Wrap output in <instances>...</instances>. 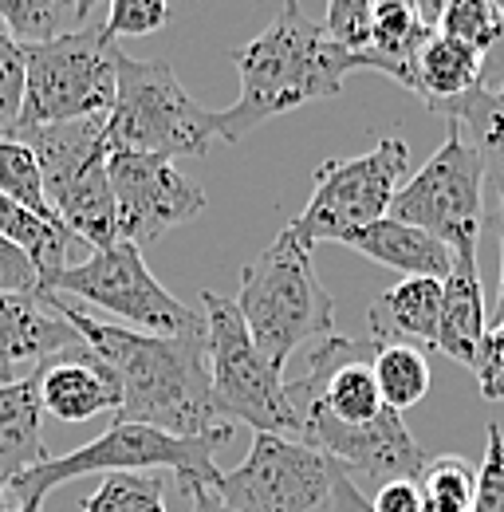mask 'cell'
<instances>
[{
  "mask_svg": "<svg viewBox=\"0 0 504 512\" xmlns=\"http://www.w3.org/2000/svg\"><path fill=\"white\" fill-rule=\"evenodd\" d=\"M288 402L300 418V442L319 449L355 485L418 481L426 449L414 442L402 414L378 394L371 371V343L327 335L312 347L308 371L288 379Z\"/></svg>",
  "mask_w": 504,
  "mask_h": 512,
  "instance_id": "obj_1",
  "label": "cell"
},
{
  "mask_svg": "<svg viewBox=\"0 0 504 512\" xmlns=\"http://www.w3.org/2000/svg\"><path fill=\"white\" fill-rule=\"evenodd\" d=\"M40 300L71 323L83 347L115 375L123 394L115 422L154 426L174 438H209L229 430L209 390L205 327L193 335H146L134 327L95 320L83 304L56 292H40Z\"/></svg>",
  "mask_w": 504,
  "mask_h": 512,
  "instance_id": "obj_2",
  "label": "cell"
},
{
  "mask_svg": "<svg viewBox=\"0 0 504 512\" xmlns=\"http://www.w3.org/2000/svg\"><path fill=\"white\" fill-rule=\"evenodd\" d=\"M237 71L241 95L229 111L217 115L225 142H237L304 103L339 95L347 75L359 71V60L331 44L323 24H315L300 4H284L272 24L237 52Z\"/></svg>",
  "mask_w": 504,
  "mask_h": 512,
  "instance_id": "obj_3",
  "label": "cell"
},
{
  "mask_svg": "<svg viewBox=\"0 0 504 512\" xmlns=\"http://www.w3.org/2000/svg\"><path fill=\"white\" fill-rule=\"evenodd\" d=\"M229 438L225 434H209V438H174L166 430L154 426H134V422H115L103 438L87 442V446L71 449V453H52L48 461H40L36 469H28L24 477L8 481V497L16 501V509H44V497L75 477H91V473H142V469H170L182 485V493H205L221 481V469L213 461L217 446Z\"/></svg>",
  "mask_w": 504,
  "mask_h": 512,
  "instance_id": "obj_4",
  "label": "cell"
},
{
  "mask_svg": "<svg viewBox=\"0 0 504 512\" xmlns=\"http://www.w3.org/2000/svg\"><path fill=\"white\" fill-rule=\"evenodd\" d=\"M217 115L201 107L162 60H134L115 48V103L107 111L111 154H154V158H197L221 130Z\"/></svg>",
  "mask_w": 504,
  "mask_h": 512,
  "instance_id": "obj_5",
  "label": "cell"
},
{
  "mask_svg": "<svg viewBox=\"0 0 504 512\" xmlns=\"http://www.w3.org/2000/svg\"><path fill=\"white\" fill-rule=\"evenodd\" d=\"M249 327L252 343L284 371L292 351L308 339L335 335V300L319 284L312 249L284 229L241 276V296L233 300Z\"/></svg>",
  "mask_w": 504,
  "mask_h": 512,
  "instance_id": "obj_6",
  "label": "cell"
},
{
  "mask_svg": "<svg viewBox=\"0 0 504 512\" xmlns=\"http://www.w3.org/2000/svg\"><path fill=\"white\" fill-rule=\"evenodd\" d=\"M201 320H205V367H209L217 414L245 422L252 426V434H276L300 442V418L292 414L288 402V379L252 343L237 304L205 292Z\"/></svg>",
  "mask_w": 504,
  "mask_h": 512,
  "instance_id": "obj_7",
  "label": "cell"
},
{
  "mask_svg": "<svg viewBox=\"0 0 504 512\" xmlns=\"http://www.w3.org/2000/svg\"><path fill=\"white\" fill-rule=\"evenodd\" d=\"M115 48L103 24L24 48V103L8 138L52 123L107 119L115 103Z\"/></svg>",
  "mask_w": 504,
  "mask_h": 512,
  "instance_id": "obj_8",
  "label": "cell"
},
{
  "mask_svg": "<svg viewBox=\"0 0 504 512\" xmlns=\"http://www.w3.org/2000/svg\"><path fill=\"white\" fill-rule=\"evenodd\" d=\"M40 292L83 300L146 335H193L205 327L201 312H193L174 292H166V284H158V276L146 268L142 249L130 241H115L79 264H63L40 276Z\"/></svg>",
  "mask_w": 504,
  "mask_h": 512,
  "instance_id": "obj_9",
  "label": "cell"
},
{
  "mask_svg": "<svg viewBox=\"0 0 504 512\" xmlns=\"http://www.w3.org/2000/svg\"><path fill=\"white\" fill-rule=\"evenodd\" d=\"M410 170V150L402 138H382L359 158H327L315 170V190L304 213L288 225L308 249L319 241L343 245V237L367 229L390 213L394 193Z\"/></svg>",
  "mask_w": 504,
  "mask_h": 512,
  "instance_id": "obj_10",
  "label": "cell"
},
{
  "mask_svg": "<svg viewBox=\"0 0 504 512\" xmlns=\"http://www.w3.org/2000/svg\"><path fill=\"white\" fill-rule=\"evenodd\" d=\"M386 217L438 237L449 253L477 249L485 225V166L457 123H449L445 142L426 166L402 182Z\"/></svg>",
  "mask_w": 504,
  "mask_h": 512,
  "instance_id": "obj_11",
  "label": "cell"
},
{
  "mask_svg": "<svg viewBox=\"0 0 504 512\" xmlns=\"http://www.w3.org/2000/svg\"><path fill=\"white\" fill-rule=\"evenodd\" d=\"M335 465L319 449L276 438V434H252L249 457L221 473L213 493L237 512H312L327 505Z\"/></svg>",
  "mask_w": 504,
  "mask_h": 512,
  "instance_id": "obj_12",
  "label": "cell"
},
{
  "mask_svg": "<svg viewBox=\"0 0 504 512\" xmlns=\"http://www.w3.org/2000/svg\"><path fill=\"white\" fill-rule=\"evenodd\" d=\"M107 178L115 193L119 237L130 245H150L166 229H178L205 213V193L193 186L170 158L154 154H111Z\"/></svg>",
  "mask_w": 504,
  "mask_h": 512,
  "instance_id": "obj_13",
  "label": "cell"
},
{
  "mask_svg": "<svg viewBox=\"0 0 504 512\" xmlns=\"http://www.w3.org/2000/svg\"><path fill=\"white\" fill-rule=\"evenodd\" d=\"M75 343H79L75 327L56 316L40 300V292L36 296L0 292V383L36 375L44 363H52Z\"/></svg>",
  "mask_w": 504,
  "mask_h": 512,
  "instance_id": "obj_14",
  "label": "cell"
},
{
  "mask_svg": "<svg viewBox=\"0 0 504 512\" xmlns=\"http://www.w3.org/2000/svg\"><path fill=\"white\" fill-rule=\"evenodd\" d=\"M36 383H40L44 414L60 422H91L99 414H115L123 398L115 375L83 347V339L56 355L52 363H44L36 371Z\"/></svg>",
  "mask_w": 504,
  "mask_h": 512,
  "instance_id": "obj_15",
  "label": "cell"
},
{
  "mask_svg": "<svg viewBox=\"0 0 504 512\" xmlns=\"http://www.w3.org/2000/svg\"><path fill=\"white\" fill-rule=\"evenodd\" d=\"M441 4H410V0H378L371 4V48L359 60V71H382L394 83L414 91V64L426 40L438 32Z\"/></svg>",
  "mask_w": 504,
  "mask_h": 512,
  "instance_id": "obj_16",
  "label": "cell"
},
{
  "mask_svg": "<svg viewBox=\"0 0 504 512\" xmlns=\"http://www.w3.org/2000/svg\"><path fill=\"white\" fill-rule=\"evenodd\" d=\"M12 142H24L40 166V182L44 197L52 205V197H60L67 186H75L79 178H87L91 170L107 166L111 150H107V119H75V123H52V127H36Z\"/></svg>",
  "mask_w": 504,
  "mask_h": 512,
  "instance_id": "obj_17",
  "label": "cell"
},
{
  "mask_svg": "<svg viewBox=\"0 0 504 512\" xmlns=\"http://www.w3.org/2000/svg\"><path fill=\"white\" fill-rule=\"evenodd\" d=\"M489 331V312H485V284L477 268V249H457L453 268L441 280V323H438V347L461 367L477 363L481 339Z\"/></svg>",
  "mask_w": 504,
  "mask_h": 512,
  "instance_id": "obj_18",
  "label": "cell"
},
{
  "mask_svg": "<svg viewBox=\"0 0 504 512\" xmlns=\"http://www.w3.org/2000/svg\"><path fill=\"white\" fill-rule=\"evenodd\" d=\"M371 339L378 343H410V347H438L441 323V280L406 276L402 284L386 288L367 312Z\"/></svg>",
  "mask_w": 504,
  "mask_h": 512,
  "instance_id": "obj_19",
  "label": "cell"
},
{
  "mask_svg": "<svg viewBox=\"0 0 504 512\" xmlns=\"http://www.w3.org/2000/svg\"><path fill=\"white\" fill-rule=\"evenodd\" d=\"M343 245L355 249V253L371 256L378 264H386V268H394V272H402V280L406 276L445 280L449 268H453V253L441 245L438 237H430V233H422L414 225H402L394 217H382L375 225L343 237Z\"/></svg>",
  "mask_w": 504,
  "mask_h": 512,
  "instance_id": "obj_20",
  "label": "cell"
},
{
  "mask_svg": "<svg viewBox=\"0 0 504 512\" xmlns=\"http://www.w3.org/2000/svg\"><path fill=\"white\" fill-rule=\"evenodd\" d=\"M52 453L44 446V406L36 375L0 383V469L8 481L24 477Z\"/></svg>",
  "mask_w": 504,
  "mask_h": 512,
  "instance_id": "obj_21",
  "label": "cell"
},
{
  "mask_svg": "<svg viewBox=\"0 0 504 512\" xmlns=\"http://www.w3.org/2000/svg\"><path fill=\"white\" fill-rule=\"evenodd\" d=\"M481 75H485L481 52L434 32L426 40V48L418 52V64H414V95H422L430 111H441L445 103L477 91Z\"/></svg>",
  "mask_w": 504,
  "mask_h": 512,
  "instance_id": "obj_22",
  "label": "cell"
},
{
  "mask_svg": "<svg viewBox=\"0 0 504 512\" xmlns=\"http://www.w3.org/2000/svg\"><path fill=\"white\" fill-rule=\"evenodd\" d=\"M438 115H445L449 123H457L461 134L473 142V150L481 154L485 166V182L497 190L504 217V95L497 87H477L453 103H445Z\"/></svg>",
  "mask_w": 504,
  "mask_h": 512,
  "instance_id": "obj_23",
  "label": "cell"
},
{
  "mask_svg": "<svg viewBox=\"0 0 504 512\" xmlns=\"http://www.w3.org/2000/svg\"><path fill=\"white\" fill-rule=\"evenodd\" d=\"M91 12V0H0V24L20 48H40L83 32Z\"/></svg>",
  "mask_w": 504,
  "mask_h": 512,
  "instance_id": "obj_24",
  "label": "cell"
},
{
  "mask_svg": "<svg viewBox=\"0 0 504 512\" xmlns=\"http://www.w3.org/2000/svg\"><path fill=\"white\" fill-rule=\"evenodd\" d=\"M371 371L382 402L402 414L410 406H418L430 394V359L422 347L410 343H378L371 339Z\"/></svg>",
  "mask_w": 504,
  "mask_h": 512,
  "instance_id": "obj_25",
  "label": "cell"
},
{
  "mask_svg": "<svg viewBox=\"0 0 504 512\" xmlns=\"http://www.w3.org/2000/svg\"><path fill=\"white\" fill-rule=\"evenodd\" d=\"M0 237L28 256L40 268V276H48V272H56V268L67 264L71 233L63 225H56V221H44V217L28 213L24 205L8 201L4 193H0Z\"/></svg>",
  "mask_w": 504,
  "mask_h": 512,
  "instance_id": "obj_26",
  "label": "cell"
},
{
  "mask_svg": "<svg viewBox=\"0 0 504 512\" xmlns=\"http://www.w3.org/2000/svg\"><path fill=\"white\" fill-rule=\"evenodd\" d=\"M162 493L166 481L158 473H111L79 501V512H166Z\"/></svg>",
  "mask_w": 504,
  "mask_h": 512,
  "instance_id": "obj_27",
  "label": "cell"
},
{
  "mask_svg": "<svg viewBox=\"0 0 504 512\" xmlns=\"http://www.w3.org/2000/svg\"><path fill=\"white\" fill-rule=\"evenodd\" d=\"M438 32L481 52V56H489L504 32L501 8L489 0H449V4H441Z\"/></svg>",
  "mask_w": 504,
  "mask_h": 512,
  "instance_id": "obj_28",
  "label": "cell"
},
{
  "mask_svg": "<svg viewBox=\"0 0 504 512\" xmlns=\"http://www.w3.org/2000/svg\"><path fill=\"white\" fill-rule=\"evenodd\" d=\"M0 193L16 205H24L28 213L44 217V221H56L48 197H44V182H40V166L32 158V150L24 142H12V138H0ZM60 225V221H56Z\"/></svg>",
  "mask_w": 504,
  "mask_h": 512,
  "instance_id": "obj_29",
  "label": "cell"
},
{
  "mask_svg": "<svg viewBox=\"0 0 504 512\" xmlns=\"http://www.w3.org/2000/svg\"><path fill=\"white\" fill-rule=\"evenodd\" d=\"M418 489L430 501H441V505H449L457 512H469L473 493H477V465L469 457H461V453L430 457L422 477H418Z\"/></svg>",
  "mask_w": 504,
  "mask_h": 512,
  "instance_id": "obj_30",
  "label": "cell"
},
{
  "mask_svg": "<svg viewBox=\"0 0 504 512\" xmlns=\"http://www.w3.org/2000/svg\"><path fill=\"white\" fill-rule=\"evenodd\" d=\"M323 32L343 52L363 56L371 48V4L367 0H331L327 16H323Z\"/></svg>",
  "mask_w": 504,
  "mask_h": 512,
  "instance_id": "obj_31",
  "label": "cell"
},
{
  "mask_svg": "<svg viewBox=\"0 0 504 512\" xmlns=\"http://www.w3.org/2000/svg\"><path fill=\"white\" fill-rule=\"evenodd\" d=\"M469 512H504V434L497 422L485 426V461L477 465V493Z\"/></svg>",
  "mask_w": 504,
  "mask_h": 512,
  "instance_id": "obj_32",
  "label": "cell"
},
{
  "mask_svg": "<svg viewBox=\"0 0 504 512\" xmlns=\"http://www.w3.org/2000/svg\"><path fill=\"white\" fill-rule=\"evenodd\" d=\"M162 24H170V8L162 0H111L107 4V36L123 40V36H150Z\"/></svg>",
  "mask_w": 504,
  "mask_h": 512,
  "instance_id": "obj_33",
  "label": "cell"
},
{
  "mask_svg": "<svg viewBox=\"0 0 504 512\" xmlns=\"http://www.w3.org/2000/svg\"><path fill=\"white\" fill-rule=\"evenodd\" d=\"M24 103V48L0 28V138H8Z\"/></svg>",
  "mask_w": 504,
  "mask_h": 512,
  "instance_id": "obj_34",
  "label": "cell"
},
{
  "mask_svg": "<svg viewBox=\"0 0 504 512\" xmlns=\"http://www.w3.org/2000/svg\"><path fill=\"white\" fill-rule=\"evenodd\" d=\"M473 375H477V386L489 402H504V316H493V323H489L481 351H477V363H473Z\"/></svg>",
  "mask_w": 504,
  "mask_h": 512,
  "instance_id": "obj_35",
  "label": "cell"
},
{
  "mask_svg": "<svg viewBox=\"0 0 504 512\" xmlns=\"http://www.w3.org/2000/svg\"><path fill=\"white\" fill-rule=\"evenodd\" d=\"M0 292L12 296H36L40 292V268L0 237Z\"/></svg>",
  "mask_w": 504,
  "mask_h": 512,
  "instance_id": "obj_36",
  "label": "cell"
},
{
  "mask_svg": "<svg viewBox=\"0 0 504 512\" xmlns=\"http://www.w3.org/2000/svg\"><path fill=\"white\" fill-rule=\"evenodd\" d=\"M375 512H422V489L418 481H390L375 489V501H371Z\"/></svg>",
  "mask_w": 504,
  "mask_h": 512,
  "instance_id": "obj_37",
  "label": "cell"
},
{
  "mask_svg": "<svg viewBox=\"0 0 504 512\" xmlns=\"http://www.w3.org/2000/svg\"><path fill=\"white\" fill-rule=\"evenodd\" d=\"M327 509L331 512H375L371 509V501L363 497V489L335 465V473H331V493H327Z\"/></svg>",
  "mask_w": 504,
  "mask_h": 512,
  "instance_id": "obj_38",
  "label": "cell"
},
{
  "mask_svg": "<svg viewBox=\"0 0 504 512\" xmlns=\"http://www.w3.org/2000/svg\"><path fill=\"white\" fill-rule=\"evenodd\" d=\"M189 505H193L189 512H237V509H229V505H225V501H221L213 489H205V493H193V497H189Z\"/></svg>",
  "mask_w": 504,
  "mask_h": 512,
  "instance_id": "obj_39",
  "label": "cell"
},
{
  "mask_svg": "<svg viewBox=\"0 0 504 512\" xmlns=\"http://www.w3.org/2000/svg\"><path fill=\"white\" fill-rule=\"evenodd\" d=\"M493 316H504V229H501V292H497V308Z\"/></svg>",
  "mask_w": 504,
  "mask_h": 512,
  "instance_id": "obj_40",
  "label": "cell"
},
{
  "mask_svg": "<svg viewBox=\"0 0 504 512\" xmlns=\"http://www.w3.org/2000/svg\"><path fill=\"white\" fill-rule=\"evenodd\" d=\"M0 509L12 512V505H8V477H4V469H0Z\"/></svg>",
  "mask_w": 504,
  "mask_h": 512,
  "instance_id": "obj_41",
  "label": "cell"
},
{
  "mask_svg": "<svg viewBox=\"0 0 504 512\" xmlns=\"http://www.w3.org/2000/svg\"><path fill=\"white\" fill-rule=\"evenodd\" d=\"M497 8H501V20H504V4H497Z\"/></svg>",
  "mask_w": 504,
  "mask_h": 512,
  "instance_id": "obj_42",
  "label": "cell"
},
{
  "mask_svg": "<svg viewBox=\"0 0 504 512\" xmlns=\"http://www.w3.org/2000/svg\"><path fill=\"white\" fill-rule=\"evenodd\" d=\"M497 91H501V95H504V83H501V87H497Z\"/></svg>",
  "mask_w": 504,
  "mask_h": 512,
  "instance_id": "obj_43",
  "label": "cell"
},
{
  "mask_svg": "<svg viewBox=\"0 0 504 512\" xmlns=\"http://www.w3.org/2000/svg\"><path fill=\"white\" fill-rule=\"evenodd\" d=\"M0 512H4V509H0Z\"/></svg>",
  "mask_w": 504,
  "mask_h": 512,
  "instance_id": "obj_44",
  "label": "cell"
}]
</instances>
